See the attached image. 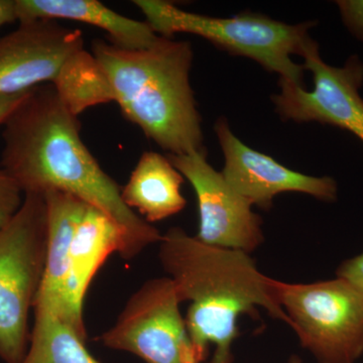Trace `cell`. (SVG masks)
<instances>
[{
	"label": "cell",
	"mask_w": 363,
	"mask_h": 363,
	"mask_svg": "<svg viewBox=\"0 0 363 363\" xmlns=\"http://www.w3.org/2000/svg\"><path fill=\"white\" fill-rule=\"evenodd\" d=\"M4 125L1 168L23 194L61 191L101 210L123 233L121 259H135L161 242L156 227L126 206L121 188L83 143L78 117L62 104L52 83L33 88Z\"/></svg>",
	"instance_id": "cell-1"
},
{
	"label": "cell",
	"mask_w": 363,
	"mask_h": 363,
	"mask_svg": "<svg viewBox=\"0 0 363 363\" xmlns=\"http://www.w3.org/2000/svg\"><path fill=\"white\" fill-rule=\"evenodd\" d=\"M159 257L180 302H190L184 319L198 362L206 359L212 344L211 363H233L238 317L252 315L257 307L290 326L279 281L262 274L248 253L205 245L173 227L162 235Z\"/></svg>",
	"instance_id": "cell-2"
},
{
	"label": "cell",
	"mask_w": 363,
	"mask_h": 363,
	"mask_svg": "<svg viewBox=\"0 0 363 363\" xmlns=\"http://www.w3.org/2000/svg\"><path fill=\"white\" fill-rule=\"evenodd\" d=\"M92 54L108 77L123 116L147 138L169 155L204 149L190 84L194 55L190 43L160 35L152 47L128 50L95 40Z\"/></svg>",
	"instance_id": "cell-3"
},
{
	"label": "cell",
	"mask_w": 363,
	"mask_h": 363,
	"mask_svg": "<svg viewBox=\"0 0 363 363\" xmlns=\"http://www.w3.org/2000/svg\"><path fill=\"white\" fill-rule=\"evenodd\" d=\"M133 4L161 37L180 33L199 35L230 54L255 60L284 80L303 86L304 68L294 63L291 56L301 55L314 21L291 26L262 14L212 18L182 11L160 0H135Z\"/></svg>",
	"instance_id": "cell-4"
},
{
	"label": "cell",
	"mask_w": 363,
	"mask_h": 363,
	"mask_svg": "<svg viewBox=\"0 0 363 363\" xmlns=\"http://www.w3.org/2000/svg\"><path fill=\"white\" fill-rule=\"evenodd\" d=\"M48 250L44 195L25 194L0 233V358L21 363L28 351V317L44 278Z\"/></svg>",
	"instance_id": "cell-5"
},
{
	"label": "cell",
	"mask_w": 363,
	"mask_h": 363,
	"mask_svg": "<svg viewBox=\"0 0 363 363\" xmlns=\"http://www.w3.org/2000/svg\"><path fill=\"white\" fill-rule=\"evenodd\" d=\"M279 298L301 345L319 363H355L363 355V292L342 278L279 281Z\"/></svg>",
	"instance_id": "cell-6"
},
{
	"label": "cell",
	"mask_w": 363,
	"mask_h": 363,
	"mask_svg": "<svg viewBox=\"0 0 363 363\" xmlns=\"http://www.w3.org/2000/svg\"><path fill=\"white\" fill-rule=\"evenodd\" d=\"M180 304L171 279H149L128 298L116 324L97 340L145 363H199Z\"/></svg>",
	"instance_id": "cell-7"
},
{
	"label": "cell",
	"mask_w": 363,
	"mask_h": 363,
	"mask_svg": "<svg viewBox=\"0 0 363 363\" xmlns=\"http://www.w3.org/2000/svg\"><path fill=\"white\" fill-rule=\"evenodd\" d=\"M303 68L313 74L314 90L279 79V94L272 96L284 119L318 121L350 131L363 143V62L351 56L342 67L325 63L318 45L310 38L300 55Z\"/></svg>",
	"instance_id": "cell-8"
},
{
	"label": "cell",
	"mask_w": 363,
	"mask_h": 363,
	"mask_svg": "<svg viewBox=\"0 0 363 363\" xmlns=\"http://www.w3.org/2000/svg\"><path fill=\"white\" fill-rule=\"evenodd\" d=\"M169 162L190 182L199 210L198 240L205 245L250 253L264 241L262 219L252 203L238 194L207 162L206 150L168 155Z\"/></svg>",
	"instance_id": "cell-9"
},
{
	"label": "cell",
	"mask_w": 363,
	"mask_h": 363,
	"mask_svg": "<svg viewBox=\"0 0 363 363\" xmlns=\"http://www.w3.org/2000/svg\"><path fill=\"white\" fill-rule=\"evenodd\" d=\"M83 48L82 30L58 21L20 23L16 30L0 38V95L52 83L66 60Z\"/></svg>",
	"instance_id": "cell-10"
},
{
	"label": "cell",
	"mask_w": 363,
	"mask_h": 363,
	"mask_svg": "<svg viewBox=\"0 0 363 363\" xmlns=\"http://www.w3.org/2000/svg\"><path fill=\"white\" fill-rule=\"evenodd\" d=\"M215 133L225 160L222 175L252 205L269 209L274 196L285 192L304 193L327 202L337 198V184L334 179L298 173L247 147L233 135L223 117L215 124Z\"/></svg>",
	"instance_id": "cell-11"
},
{
	"label": "cell",
	"mask_w": 363,
	"mask_h": 363,
	"mask_svg": "<svg viewBox=\"0 0 363 363\" xmlns=\"http://www.w3.org/2000/svg\"><path fill=\"white\" fill-rule=\"evenodd\" d=\"M123 233L111 217L86 205L72 238L66 262V281L56 316L87 337L83 304L95 274L111 253L123 250Z\"/></svg>",
	"instance_id": "cell-12"
},
{
	"label": "cell",
	"mask_w": 363,
	"mask_h": 363,
	"mask_svg": "<svg viewBox=\"0 0 363 363\" xmlns=\"http://www.w3.org/2000/svg\"><path fill=\"white\" fill-rule=\"evenodd\" d=\"M20 23L38 20L80 21L105 30L112 44L128 50L147 49L160 35L147 21L126 18L98 0H14Z\"/></svg>",
	"instance_id": "cell-13"
},
{
	"label": "cell",
	"mask_w": 363,
	"mask_h": 363,
	"mask_svg": "<svg viewBox=\"0 0 363 363\" xmlns=\"http://www.w3.org/2000/svg\"><path fill=\"white\" fill-rule=\"evenodd\" d=\"M183 182V176L168 157L145 152L121 188V197L126 206L138 210L145 221L155 223L180 213L186 207L187 201L181 193Z\"/></svg>",
	"instance_id": "cell-14"
},
{
	"label": "cell",
	"mask_w": 363,
	"mask_h": 363,
	"mask_svg": "<svg viewBox=\"0 0 363 363\" xmlns=\"http://www.w3.org/2000/svg\"><path fill=\"white\" fill-rule=\"evenodd\" d=\"M52 84L62 104L77 117L90 107L116 102L108 77L84 48L66 60Z\"/></svg>",
	"instance_id": "cell-15"
},
{
	"label": "cell",
	"mask_w": 363,
	"mask_h": 363,
	"mask_svg": "<svg viewBox=\"0 0 363 363\" xmlns=\"http://www.w3.org/2000/svg\"><path fill=\"white\" fill-rule=\"evenodd\" d=\"M86 344L87 337L56 315L35 312L30 344L21 363H104Z\"/></svg>",
	"instance_id": "cell-16"
},
{
	"label": "cell",
	"mask_w": 363,
	"mask_h": 363,
	"mask_svg": "<svg viewBox=\"0 0 363 363\" xmlns=\"http://www.w3.org/2000/svg\"><path fill=\"white\" fill-rule=\"evenodd\" d=\"M25 200V194L16 181L0 168V233L6 228Z\"/></svg>",
	"instance_id": "cell-17"
},
{
	"label": "cell",
	"mask_w": 363,
	"mask_h": 363,
	"mask_svg": "<svg viewBox=\"0 0 363 363\" xmlns=\"http://www.w3.org/2000/svg\"><path fill=\"white\" fill-rule=\"evenodd\" d=\"M344 25L357 39L363 40V0L336 1Z\"/></svg>",
	"instance_id": "cell-18"
},
{
	"label": "cell",
	"mask_w": 363,
	"mask_h": 363,
	"mask_svg": "<svg viewBox=\"0 0 363 363\" xmlns=\"http://www.w3.org/2000/svg\"><path fill=\"white\" fill-rule=\"evenodd\" d=\"M336 274L338 278L350 281L363 292V253L342 262L339 266Z\"/></svg>",
	"instance_id": "cell-19"
},
{
	"label": "cell",
	"mask_w": 363,
	"mask_h": 363,
	"mask_svg": "<svg viewBox=\"0 0 363 363\" xmlns=\"http://www.w3.org/2000/svg\"><path fill=\"white\" fill-rule=\"evenodd\" d=\"M18 93V94L0 95V124H4L23 100L30 95V91Z\"/></svg>",
	"instance_id": "cell-20"
},
{
	"label": "cell",
	"mask_w": 363,
	"mask_h": 363,
	"mask_svg": "<svg viewBox=\"0 0 363 363\" xmlns=\"http://www.w3.org/2000/svg\"><path fill=\"white\" fill-rule=\"evenodd\" d=\"M18 21L14 0H0V28Z\"/></svg>",
	"instance_id": "cell-21"
},
{
	"label": "cell",
	"mask_w": 363,
	"mask_h": 363,
	"mask_svg": "<svg viewBox=\"0 0 363 363\" xmlns=\"http://www.w3.org/2000/svg\"><path fill=\"white\" fill-rule=\"evenodd\" d=\"M291 363H301V362H300V360H298V359H294V360H292V362H291Z\"/></svg>",
	"instance_id": "cell-22"
}]
</instances>
